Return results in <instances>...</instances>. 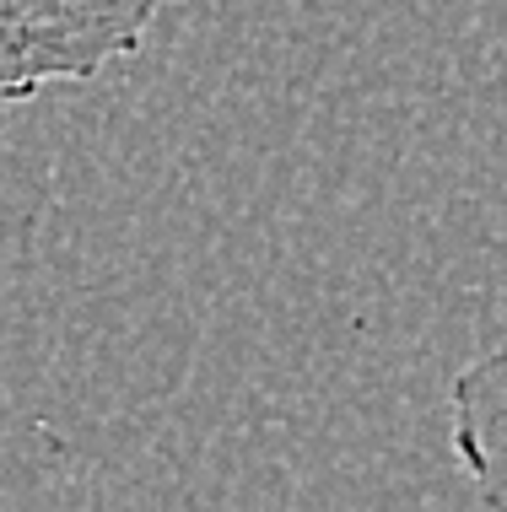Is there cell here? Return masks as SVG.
Segmentation results:
<instances>
[{"mask_svg": "<svg viewBox=\"0 0 507 512\" xmlns=\"http://www.w3.org/2000/svg\"><path fill=\"white\" fill-rule=\"evenodd\" d=\"M173 0H0V108L98 81L152 38Z\"/></svg>", "mask_w": 507, "mask_h": 512, "instance_id": "1", "label": "cell"}, {"mask_svg": "<svg viewBox=\"0 0 507 512\" xmlns=\"http://www.w3.org/2000/svg\"><path fill=\"white\" fill-rule=\"evenodd\" d=\"M448 448L486 507H507V335L448 389Z\"/></svg>", "mask_w": 507, "mask_h": 512, "instance_id": "2", "label": "cell"}]
</instances>
